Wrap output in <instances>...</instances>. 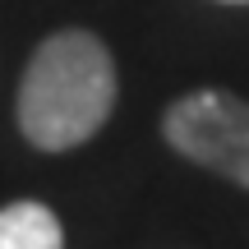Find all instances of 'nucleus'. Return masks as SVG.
Here are the masks:
<instances>
[{
  "label": "nucleus",
  "instance_id": "obj_4",
  "mask_svg": "<svg viewBox=\"0 0 249 249\" xmlns=\"http://www.w3.org/2000/svg\"><path fill=\"white\" fill-rule=\"evenodd\" d=\"M222 5H249V0H222Z\"/></svg>",
  "mask_w": 249,
  "mask_h": 249
},
{
  "label": "nucleus",
  "instance_id": "obj_3",
  "mask_svg": "<svg viewBox=\"0 0 249 249\" xmlns=\"http://www.w3.org/2000/svg\"><path fill=\"white\" fill-rule=\"evenodd\" d=\"M0 249H65L60 217L37 198L0 208Z\"/></svg>",
  "mask_w": 249,
  "mask_h": 249
},
{
  "label": "nucleus",
  "instance_id": "obj_2",
  "mask_svg": "<svg viewBox=\"0 0 249 249\" xmlns=\"http://www.w3.org/2000/svg\"><path fill=\"white\" fill-rule=\"evenodd\" d=\"M161 139L185 161L249 189V97L194 88L161 111Z\"/></svg>",
  "mask_w": 249,
  "mask_h": 249
},
{
  "label": "nucleus",
  "instance_id": "obj_1",
  "mask_svg": "<svg viewBox=\"0 0 249 249\" xmlns=\"http://www.w3.org/2000/svg\"><path fill=\"white\" fill-rule=\"evenodd\" d=\"M120 97L116 55L88 28H55L28 55L14 92V124L42 152H74L102 134Z\"/></svg>",
  "mask_w": 249,
  "mask_h": 249
}]
</instances>
